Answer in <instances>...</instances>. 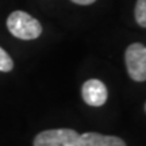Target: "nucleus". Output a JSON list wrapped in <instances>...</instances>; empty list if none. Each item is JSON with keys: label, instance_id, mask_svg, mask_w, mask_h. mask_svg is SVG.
<instances>
[{"label": "nucleus", "instance_id": "f257e3e1", "mask_svg": "<svg viewBox=\"0 0 146 146\" xmlns=\"http://www.w3.org/2000/svg\"><path fill=\"white\" fill-rule=\"evenodd\" d=\"M7 29L8 31L19 39L31 41L36 39L42 34L41 23L25 11H14L7 18Z\"/></svg>", "mask_w": 146, "mask_h": 146}, {"label": "nucleus", "instance_id": "f03ea898", "mask_svg": "<svg viewBox=\"0 0 146 146\" xmlns=\"http://www.w3.org/2000/svg\"><path fill=\"white\" fill-rule=\"evenodd\" d=\"M125 61L131 80L142 83L146 81V46L139 42L131 43L126 49Z\"/></svg>", "mask_w": 146, "mask_h": 146}, {"label": "nucleus", "instance_id": "7ed1b4c3", "mask_svg": "<svg viewBox=\"0 0 146 146\" xmlns=\"http://www.w3.org/2000/svg\"><path fill=\"white\" fill-rule=\"evenodd\" d=\"M34 146H80V134L72 129L45 130L34 138Z\"/></svg>", "mask_w": 146, "mask_h": 146}, {"label": "nucleus", "instance_id": "20e7f679", "mask_svg": "<svg viewBox=\"0 0 146 146\" xmlns=\"http://www.w3.org/2000/svg\"><path fill=\"white\" fill-rule=\"evenodd\" d=\"M83 100L91 107H102L107 102V87L98 78H89L81 87Z\"/></svg>", "mask_w": 146, "mask_h": 146}, {"label": "nucleus", "instance_id": "39448f33", "mask_svg": "<svg viewBox=\"0 0 146 146\" xmlns=\"http://www.w3.org/2000/svg\"><path fill=\"white\" fill-rule=\"evenodd\" d=\"M80 146H126V143L119 137L89 131L80 135Z\"/></svg>", "mask_w": 146, "mask_h": 146}, {"label": "nucleus", "instance_id": "423d86ee", "mask_svg": "<svg viewBox=\"0 0 146 146\" xmlns=\"http://www.w3.org/2000/svg\"><path fill=\"white\" fill-rule=\"evenodd\" d=\"M135 22L141 27L146 29V0H137L134 10Z\"/></svg>", "mask_w": 146, "mask_h": 146}, {"label": "nucleus", "instance_id": "0eeeda50", "mask_svg": "<svg viewBox=\"0 0 146 146\" xmlns=\"http://www.w3.org/2000/svg\"><path fill=\"white\" fill-rule=\"evenodd\" d=\"M12 68H14L12 58L3 47H0V72H11Z\"/></svg>", "mask_w": 146, "mask_h": 146}, {"label": "nucleus", "instance_id": "6e6552de", "mask_svg": "<svg viewBox=\"0 0 146 146\" xmlns=\"http://www.w3.org/2000/svg\"><path fill=\"white\" fill-rule=\"evenodd\" d=\"M72 3L74 4H80V5H89V4H94L96 0H70Z\"/></svg>", "mask_w": 146, "mask_h": 146}, {"label": "nucleus", "instance_id": "1a4fd4ad", "mask_svg": "<svg viewBox=\"0 0 146 146\" xmlns=\"http://www.w3.org/2000/svg\"><path fill=\"white\" fill-rule=\"evenodd\" d=\"M145 111H146V104H145Z\"/></svg>", "mask_w": 146, "mask_h": 146}]
</instances>
